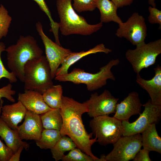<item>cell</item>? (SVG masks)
I'll use <instances>...</instances> for the list:
<instances>
[{
  "label": "cell",
  "instance_id": "obj_1",
  "mask_svg": "<svg viewBox=\"0 0 161 161\" xmlns=\"http://www.w3.org/2000/svg\"><path fill=\"white\" fill-rule=\"evenodd\" d=\"M60 109L63 120L60 130L61 136L70 137L77 148L92 157L94 161H101L91 151L92 146L97 142V137L92 138V133L89 134L87 132L82 121V114L88 111L86 103L63 96Z\"/></svg>",
  "mask_w": 161,
  "mask_h": 161
},
{
  "label": "cell",
  "instance_id": "obj_2",
  "mask_svg": "<svg viewBox=\"0 0 161 161\" xmlns=\"http://www.w3.org/2000/svg\"><path fill=\"white\" fill-rule=\"evenodd\" d=\"M8 67L20 81L23 82L24 69L29 61L40 57L43 52L34 38L21 36L16 44L5 49Z\"/></svg>",
  "mask_w": 161,
  "mask_h": 161
},
{
  "label": "cell",
  "instance_id": "obj_3",
  "mask_svg": "<svg viewBox=\"0 0 161 161\" xmlns=\"http://www.w3.org/2000/svg\"><path fill=\"white\" fill-rule=\"evenodd\" d=\"M56 7L60 18L59 29L65 36L72 34L88 35L96 32L103 26V23L89 24L73 9L72 0H57Z\"/></svg>",
  "mask_w": 161,
  "mask_h": 161
},
{
  "label": "cell",
  "instance_id": "obj_4",
  "mask_svg": "<svg viewBox=\"0 0 161 161\" xmlns=\"http://www.w3.org/2000/svg\"><path fill=\"white\" fill-rule=\"evenodd\" d=\"M120 62L118 59H112L101 67L99 71L95 73L86 72L80 69L75 68L70 73L55 76L54 78L59 81H69L75 84H84L86 85L88 91H93L106 85L108 79L115 80V78L111 69L119 64Z\"/></svg>",
  "mask_w": 161,
  "mask_h": 161
},
{
  "label": "cell",
  "instance_id": "obj_5",
  "mask_svg": "<svg viewBox=\"0 0 161 161\" xmlns=\"http://www.w3.org/2000/svg\"><path fill=\"white\" fill-rule=\"evenodd\" d=\"M24 90H32L42 94L53 85L50 68L46 57L28 61L24 69Z\"/></svg>",
  "mask_w": 161,
  "mask_h": 161
},
{
  "label": "cell",
  "instance_id": "obj_6",
  "mask_svg": "<svg viewBox=\"0 0 161 161\" xmlns=\"http://www.w3.org/2000/svg\"><path fill=\"white\" fill-rule=\"evenodd\" d=\"M90 126L97 137V142L101 145L113 144L123 136L122 121L109 115L93 117Z\"/></svg>",
  "mask_w": 161,
  "mask_h": 161
},
{
  "label": "cell",
  "instance_id": "obj_7",
  "mask_svg": "<svg viewBox=\"0 0 161 161\" xmlns=\"http://www.w3.org/2000/svg\"><path fill=\"white\" fill-rule=\"evenodd\" d=\"M161 53V39L136 46L133 49H129L125 57L130 63L134 72L140 73L143 69L154 64L157 57Z\"/></svg>",
  "mask_w": 161,
  "mask_h": 161
},
{
  "label": "cell",
  "instance_id": "obj_8",
  "mask_svg": "<svg viewBox=\"0 0 161 161\" xmlns=\"http://www.w3.org/2000/svg\"><path fill=\"white\" fill-rule=\"evenodd\" d=\"M112 151L102 155L101 161H128L134 159L142 146L140 134L122 136L114 144Z\"/></svg>",
  "mask_w": 161,
  "mask_h": 161
},
{
  "label": "cell",
  "instance_id": "obj_9",
  "mask_svg": "<svg viewBox=\"0 0 161 161\" xmlns=\"http://www.w3.org/2000/svg\"><path fill=\"white\" fill-rule=\"evenodd\" d=\"M144 109L139 118L130 123L129 120L122 121L123 136L141 133L150 125L157 123L161 117V106L152 103L149 99L143 105Z\"/></svg>",
  "mask_w": 161,
  "mask_h": 161
},
{
  "label": "cell",
  "instance_id": "obj_10",
  "mask_svg": "<svg viewBox=\"0 0 161 161\" xmlns=\"http://www.w3.org/2000/svg\"><path fill=\"white\" fill-rule=\"evenodd\" d=\"M115 35L126 38L134 46L145 42L147 34L144 18L137 13H133L126 22L119 24Z\"/></svg>",
  "mask_w": 161,
  "mask_h": 161
},
{
  "label": "cell",
  "instance_id": "obj_11",
  "mask_svg": "<svg viewBox=\"0 0 161 161\" xmlns=\"http://www.w3.org/2000/svg\"><path fill=\"white\" fill-rule=\"evenodd\" d=\"M36 27L44 45L46 57L50 68L52 78L53 79L59 66L72 51L69 49L64 48L49 39L44 32L42 25L40 22L36 23Z\"/></svg>",
  "mask_w": 161,
  "mask_h": 161
},
{
  "label": "cell",
  "instance_id": "obj_12",
  "mask_svg": "<svg viewBox=\"0 0 161 161\" xmlns=\"http://www.w3.org/2000/svg\"><path fill=\"white\" fill-rule=\"evenodd\" d=\"M119 100L105 89L100 95L97 92L92 94L89 99L84 102L87 105L88 114L93 118L115 113Z\"/></svg>",
  "mask_w": 161,
  "mask_h": 161
},
{
  "label": "cell",
  "instance_id": "obj_13",
  "mask_svg": "<svg viewBox=\"0 0 161 161\" xmlns=\"http://www.w3.org/2000/svg\"><path fill=\"white\" fill-rule=\"evenodd\" d=\"M24 118V122L17 129L20 139L37 141L44 129L40 115L27 110Z\"/></svg>",
  "mask_w": 161,
  "mask_h": 161
},
{
  "label": "cell",
  "instance_id": "obj_14",
  "mask_svg": "<svg viewBox=\"0 0 161 161\" xmlns=\"http://www.w3.org/2000/svg\"><path fill=\"white\" fill-rule=\"evenodd\" d=\"M142 106L138 93L135 91L131 92L117 104L113 117L121 121L129 120L132 115L140 113Z\"/></svg>",
  "mask_w": 161,
  "mask_h": 161
},
{
  "label": "cell",
  "instance_id": "obj_15",
  "mask_svg": "<svg viewBox=\"0 0 161 161\" xmlns=\"http://www.w3.org/2000/svg\"><path fill=\"white\" fill-rule=\"evenodd\" d=\"M154 70L155 75L151 79L145 80L138 74L136 81L147 92L152 103L161 106V66L158 64Z\"/></svg>",
  "mask_w": 161,
  "mask_h": 161
},
{
  "label": "cell",
  "instance_id": "obj_16",
  "mask_svg": "<svg viewBox=\"0 0 161 161\" xmlns=\"http://www.w3.org/2000/svg\"><path fill=\"white\" fill-rule=\"evenodd\" d=\"M18 100L27 110L39 115L52 109L44 101L42 94L34 90H24L19 93Z\"/></svg>",
  "mask_w": 161,
  "mask_h": 161
},
{
  "label": "cell",
  "instance_id": "obj_17",
  "mask_svg": "<svg viewBox=\"0 0 161 161\" xmlns=\"http://www.w3.org/2000/svg\"><path fill=\"white\" fill-rule=\"evenodd\" d=\"M27 109L21 102H17L2 106L1 117L11 129L17 130L18 124L24 118Z\"/></svg>",
  "mask_w": 161,
  "mask_h": 161
},
{
  "label": "cell",
  "instance_id": "obj_18",
  "mask_svg": "<svg viewBox=\"0 0 161 161\" xmlns=\"http://www.w3.org/2000/svg\"><path fill=\"white\" fill-rule=\"evenodd\" d=\"M3 103V100L0 101V137L13 153L21 146L27 151L30 147L29 144L20 139L17 130L11 129L1 118V109Z\"/></svg>",
  "mask_w": 161,
  "mask_h": 161
},
{
  "label": "cell",
  "instance_id": "obj_19",
  "mask_svg": "<svg viewBox=\"0 0 161 161\" xmlns=\"http://www.w3.org/2000/svg\"><path fill=\"white\" fill-rule=\"evenodd\" d=\"M112 49L106 48L103 44H100L87 51H82L78 52H72L65 59L61 64V66L57 70L55 76L67 74L70 66L85 56L98 52H103L107 54L112 52Z\"/></svg>",
  "mask_w": 161,
  "mask_h": 161
},
{
  "label": "cell",
  "instance_id": "obj_20",
  "mask_svg": "<svg viewBox=\"0 0 161 161\" xmlns=\"http://www.w3.org/2000/svg\"><path fill=\"white\" fill-rule=\"evenodd\" d=\"M141 133L143 148L161 154V138L157 131L156 124L150 125Z\"/></svg>",
  "mask_w": 161,
  "mask_h": 161
},
{
  "label": "cell",
  "instance_id": "obj_21",
  "mask_svg": "<svg viewBox=\"0 0 161 161\" xmlns=\"http://www.w3.org/2000/svg\"><path fill=\"white\" fill-rule=\"evenodd\" d=\"M96 7L99 10L100 14V22L108 23L112 21L119 24L123 22L117 14V8L109 0H95Z\"/></svg>",
  "mask_w": 161,
  "mask_h": 161
},
{
  "label": "cell",
  "instance_id": "obj_22",
  "mask_svg": "<svg viewBox=\"0 0 161 161\" xmlns=\"http://www.w3.org/2000/svg\"><path fill=\"white\" fill-rule=\"evenodd\" d=\"M40 115L44 129L61 130L63 120L60 108L52 109Z\"/></svg>",
  "mask_w": 161,
  "mask_h": 161
},
{
  "label": "cell",
  "instance_id": "obj_23",
  "mask_svg": "<svg viewBox=\"0 0 161 161\" xmlns=\"http://www.w3.org/2000/svg\"><path fill=\"white\" fill-rule=\"evenodd\" d=\"M62 93V87L61 85H53L44 92L42 96L44 101L50 108H60Z\"/></svg>",
  "mask_w": 161,
  "mask_h": 161
},
{
  "label": "cell",
  "instance_id": "obj_24",
  "mask_svg": "<svg viewBox=\"0 0 161 161\" xmlns=\"http://www.w3.org/2000/svg\"><path fill=\"white\" fill-rule=\"evenodd\" d=\"M77 147L73 140L66 136H62L55 145L51 148L52 157L56 161L62 159L64 153Z\"/></svg>",
  "mask_w": 161,
  "mask_h": 161
},
{
  "label": "cell",
  "instance_id": "obj_25",
  "mask_svg": "<svg viewBox=\"0 0 161 161\" xmlns=\"http://www.w3.org/2000/svg\"><path fill=\"white\" fill-rule=\"evenodd\" d=\"M61 136L59 130L44 129L40 138L36 141V143L41 149H51Z\"/></svg>",
  "mask_w": 161,
  "mask_h": 161
},
{
  "label": "cell",
  "instance_id": "obj_26",
  "mask_svg": "<svg viewBox=\"0 0 161 161\" xmlns=\"http://www.w3.org/2000/svg\"><path fill=\"white\" fill-rule=\"evenodd\" d=\"M12 21L11 17L4 6H0V40L5 37L8 31V29Z\"/></svg>",
  "mask_w": 161,
  "mask_h": 161
},
{
  "label": "cell",
  "instance_id": "obj_27",
  "mask_svg": "<svg viewBox=\"0 0 161 161\" xmlns=\"http://www.w3.org/2000/svg\"><path fill=\"white\" fill-rule=\"evenodd\" d=\"M62 160L63 161H94L90 156L83 152L79 148L76 147L64 155Z\"/></svg>",
  "mask_w": 161,
  "mask_h": 161
},
{
  "label": "cell",
  "instance_id": "obj_28",
  "mask_svg": "<svg viewBox=\"0 0 161 161\" xmlns=\"http://www.w3.org/2000/svg\"><path fill=\"white\" fill-rule=\"evenodd\" d=\"M72 4L74 10L79 13L92 11L96 8L95 0H73Z\"/></svg>",
  "mask_w": 161,
  "mask_h": 161
},
{
  "label": "cell",
  "instance_id": "obj_29",
  "mask_svg": "<svg viewBox=\"0 0 161 161\" xmlns=\"http://www.w3.org/2000/svg\"><path fill=\"white\" fill-rule=\"evenodd\" d=\"M5 46L4 43L0 42V80L3 78H7L10 83L16 82L17 78L12 72H9L5 67L1 60L2 52L5 51Z\"/></svg>",
  "mask_w": 161,
  "mask_h": 161
},
{
  "label": "cell",
  "instance_id": "obj_30",
  "mask_svg": "<svg viewBox=\"0 0 161 161\" xmlns=\"http://www.w3.org/2000/svg\"><path fill=\"white\" fill-rule=\"evenodd\" d=\"M12 85L10 83L7 85L0 88V101L2 98L4 97L13 103H14L15 100L13 96L16 93L15 90L12 89Z\"/></svg>",
  "mask_w": 161,
  "mask_h": 161
},
{
  "label": "cell",
  "instance_id": "obj_31",
  "mask_svg": "<svg viewBox=\"0 0 161 161\" xmlns=\"http://www.w3.org/2000/svg\"><path fill=\"white\" fill-rule=\"evenodd\" d=\"M150 13L148 17L149 22L151 24H158L160 25L159 28L161 26V11L151 6L148 7Z\"/></svg>",
  "mask_w": 161,
  "mask_h": 161
},
{
  "label": "cell",
  "instance_id": "obj_32",
  "mask_svg": "<svg viewBox=\"0 0 161 161\" xmlns=\"http://www.w3.org/2000/svg\"><path fill=\"white\" fill-rule=\"evenodd\" d=\"M13 153L0 139V161H9Z\"/></svg>",
  "mask_w": 161,
  "mask_h": 161
},
{
  "label": "cell",
  "instance_id": "obj_33",
  "mask_svg": "<svg viewBox=\"0 0 161 161\" xmlns=\"http://www.w3.org/2000/svg\"><path fill=\"white\" fill-rule=\"evenodd\" d=\"M150 151L145 149H140L133 160V161H151L149 156Z\"/></svg>",
  "mask_w": 161,
  "mask_h": 161
},
{
  "label": "cell",
  "instance_id": "obj_34",
  "mask_svg": "<svg viewBox=\"0 0 161 161\" xmlns=\"http://www.w3.org/2000/svg\"><path fill=\"white\" fill-rule=\"evenodd\" d=\"M117 8L122 7L125 6L130 5L134 0H111Z\"/></svg>",
  "mask_w": 161,
  "mask_h": 161
},
{
  "label": "cell",
  "instance_id": "obj_35",
  "mask_svg": "<svg viewBox=\"0 0 161 161\" xmlns=\"http://www.w3.org/2000/svg\"><path fill=\"white\" fill-rule=\"evenodd\" d=\"M24 148L23 146L20 147L18 150L13 154L9 161H19L21 153Z\"/></svg>",
  "mask_w": 161,
  "mask_h": 161
},
{
  "label": "cell",
  "instance_id": "obj_36",
  "mask_svg": "<svg viewBox=\"0 0 161 161\" xmlns=\"http://www.w3.org/2000/svg\"><path fill=\"white\" fill-rule=\"evenodd\" d=\"M148 3L152 7H156V4L155 2V0H148Z\"/></svg>",
  "mask_w": 161,
  "mask_h": 161
},
{
  "label": "cell",
  "instance_id": "obj_37",
  "mask_svg": "<svg viewBox=\"0 0 161 161\" xmlns=\"http://www.w3.org/2000/svg\"><path fill=\"white\" fill-rule=\"evenodd\" d=\"M34 0V1H36V0Z\"/></svg>",
  "mask_w": 161,
  "mask_h": 161
}]
</instances>
